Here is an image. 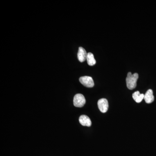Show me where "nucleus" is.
Returning a JSON list of instances; mask_svg holds the SVG:
<instances>
[{
	"mask_svg": "<svg viewBox=\"0 0 156 156\" xmlns=\"http://www.w3.org/2000/svg\"><path fill=\"white\" fill-rule=\"evenodd\" d=\"M86 102V99L82 94H77L74 97L73 105L76 107H82L85 105Z\"/></svg>",
	"mask_w": 156,
	"mask_h": 156,
	"instance_id": "f03ea898",
	"label": "nucleus"
},
{
	"mask_svg": "<svg viewBox=\"0 0 156 156\" xmlns=\"http://www.w3.org/2000/svg\"><path fill=\"white\" fill-rule=\"evenodd\" d=\"M87 63L90 66H92L96 63V60L94 58V55L91 53H88L87 54Z\"/></svg>",
	"mask_w": 156,
	"mask_h": 156,
	"instance_id": "1a4fd4ad",
	"label": "nucleus"
},
{
	"mask_svg": "<svg viewBox=\"0 0 156 156\" xmlns=\"http://www.w3.org/2000/svg\"><path fill=\"white\" fill-rule=\"evenodd\" d=\"M98 106L101 112H106L108 108V101L105 98H101L98 101Z\"/></svg>",
	"mask_w": 156,
	"mask_h": 156,
	"instance_id": "20e7f679",
	"label": "nucleus"
},
{
	"mask_svg": "<svg viewBox=\"0 0 156 156\" xmlns=\"http://www.w3.org/2000/svg\"><path fill=\"white\" fill-rule=\"evenodd\" d=\"M79 122L81 125L84 126L90 127L92 125V122L89 117L86 115H82L79 118Z\"/></svg>",
	"mask_w": 156,
	"mask_h": 156,
	"instance_id": "39448f33",
	"label": "nucleus"
},
{
	"mask_svg": "<svg viewBox=\"0 0 156 156\" xmlns=\"http://www.w3.org/2000/svg\"><path fill=\"white\" fill-rule=\"evenodd\" d=\"M138 78V74L136 73L132 74L129 72L126 78V84L128 89L130 90L135 89L136 86V82Z\"/></svg>",
	"mask_w": 156,
	"mask_h": 156,
	"instance_id": "f257e3e1",
	"label": "nucleus"
},
{
	"mask_svg": "<svg viewBox=\"0 0 156 156\" xmlns=\"http://www.w3.org/2000/svg\"><path fill=\"white\" fill-rule=\"evenodd\" d=\"M80 82L85 87L88 88H92L94 87V83L93 79L89 76H84L81 77L79 79Z\"/></svg>",
	"mask_w": 156,
	"mask_h": 156,
	"instance_id": "7ed1b4c3",
	"label": "nucleus"
},
{
	"mask_svg": "<svg viewBox=\"0 0 156 156\" xmlns=\"http://www.w3.org/2000/svg\"><path fill=\"white\" fill-rule=\"evenodd\" d=\"M88 53L87 51L82 47H80L78 50V58L80 62H83L87 60V58Z\"/></svg>",
	"mask_w": 156,
	"mask_h": 156,
	"instance_id": "423d86ee",
	"label": "nucleus"
},
{
	"mask_svg": "<svg viewBox=\"0 0 156 156\" xmlns=\"http://www.w3.org/2000/svg\"><path fill=\"white\" fill-rule=\"evenodd\" d=\"M144 99L147 103L150 104L153 102L154 97L153 95V92L152 89H149L145 93Z\"/></svg>",
	"mask_w": 156,
	"mask_h": 156,
	"instance_id": "0eeeda50",
	"label": "nucleus"
},
{
	"mask_svg": "<svg viewBox=\"0 0 156 156\" xmlns=\"http://www.w3.org/2000/svg\"><path fill=\"white\" fill-rule=\"evenodd\" d=\"M144 94H140L139 91L134 92L132 95V97L134 100L137 103H140L144 99Z\"/></svg>",
	"mask_w": 156,
	"mask_h": 156,
	"instance_id": "6e6552de",
	"label": "nucleus"
}]
</instances>
